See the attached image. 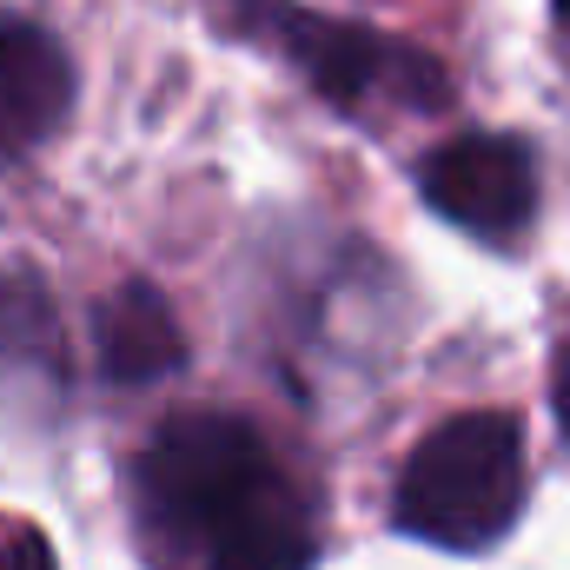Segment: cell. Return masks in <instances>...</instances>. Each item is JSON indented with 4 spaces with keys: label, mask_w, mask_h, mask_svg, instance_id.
<instances>
[{
    "label": "cell",
    "mask_w": 570,
    "mask_h": 570,
    "mask_svg": "<svg viewBox=\"0 0 570 570\" xmlns=\"http://www.w3.org/2000/svg\"><path fill=\"white\" fill-rule=\"evenodd\" d=\"M419 193L458 233L511 246L538 219V159L518 134H458L419 159Z\"/></svg>",
    "instance_id": "277c9868"
},
{
    "label": "cell",
    "mask_w": 570,
    "mask_h": 570,
    "mask_svg": "<svg viewBox=\"0 0 570 570\" xmlns=\"http://www.w3.org/2000/svg\"><path fill=\"white\" fill-rule=\"evenodd\" d=\"M558 425L570 438V345H564V358H558Z\"/></svg>",
    "instance_id": "9c48e42d"
},
{
    "label": "cell",
    "mask_w": 570,
    "mask_h": 570,
    "mask_svg": "<svg viewBox=\"0 0 570 570\" xmlns=\"http://www.w3.org/2000/svg\"><path fill=\"white\" fill-rule=\"evenodd\" d=\"M551 13H558V27L570 33V0H551Z\"/></svg>",
    "instance_id": "30bf717a"
},
{
    "label": "cell",
    "mask_w": 570,
    "mask_h": 570,
    "mask_svg": "<svg viewBox=\"0 0 570 570\" xmlns=\"http://www.w3.org/2000/svg\"><path fill=\"white\" fill-rule=\"evenodd\" d=\"M518 511H524V425L511 412H458L431 425L392 491L399 531L444 551L498 544L518 524Z\"/></svg>",
    "instance_id": "3957f363"
},
{
    "label": "cell",
    "mask_w": 570,
    "mask_h": 570,
    "mask_svg": "<svg viewBox=\"0 0 570 570\" xmlns=\"http://www.w3.org/2000/svg\"><path fill=\"white\" fill-rule=\"evenodd\" d=\"M94 358L114 385H153L186 365V332L159 298V285L127 279L94 305Z\"/></svg>",
    "instance_id": "8992f818"
},
{
    "label": "cell",
    "mask_w": 570,
    "mask_h": 570,
    "mask_svg": "<svg viewBox=\"0 0 570 570\" xmlns=\"http://www.w3.org/2000/svg\"><path fill=\"white\" fill-rule=\"evenodd\" d=\"M60 325L33 266H0V358H53Z\"/></svg>",
    "instance_id": "52a82bcc"
},
{
    "label": "cell",
    "mask_w": 570,
    "mask_h": 570,
    "mask_svg": "<svg viewBox=\"0 0 570 570\" xmlns=\"http://www.w3.org/2000/svg\"><path fill=\"white\" fill-rule=\"evenodd\" d=\"M0 570H60V564H53L40 531H13V538H0Z\"/></svg>",
    "instance_id": "ba28073f"
},
{
    "label": "cell",
    "mask_w": 570,
    "mask_h": 570,
    "mask_svg": "<svg viewBox=\"0 0 570 570\" xmlns=\"http://www.w3.org/2000/svg\"><path fill=\"white\" fill-rule=\"evenodd\" d=\"M134 504L186 570H305L318 551L305 491L266 431L233 412H179L153 431L134 458Z\"/></svg>",
    "instance_id": "6da1fadb"
},
{
    "label": "cell",
    "mask_w": 570,
    "mask_h": 570,
    "mask_svg": "<svg viewBox=\"0 0 570 570\" xmlns=\"http://www.w3.org/2000/svg\"><path fill=\"white\" fill-rule=\"evenodd\" d=\"M206 20L226 40L266 47L285 67L338 114H365V107H392V114H438L451 107V73L444 60H431L425 47L338 20V13H312L298 0H206Z\"/></svg>",
    "instance_id": "7a4b0ae2"
},
{
    "label": "cell",
    "mask_w": 570,
    "mask_h": 570,
    "mask_svg": "<svg viewBox=\"0 0 570 570\" xmlns=\"http://www.w3.org/2000/svg\"><path fill=\"white\" fill-rule=\"evenodd\" d=\"M73 114V60L40 20H0V159L33 153Z\"/></svg>",
    "instance_id": "5b68a950"
}]
</instances>
